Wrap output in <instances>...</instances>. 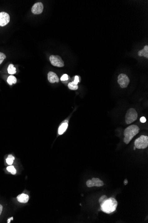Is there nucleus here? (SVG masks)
Listing matches in <instances>:
<instances>
[{
    "label": "nucleus",
    "instance_id": "9",
    "mask_svg": "<svg viewBox=\"0 0 148 223\" xmlns=\"http://www.w3.org/2000/svg\"><path fill=\"white\" fill-rule=\"evenodd\" d=\"M43 6L42 3L37 2L32 8V13L34 14H40L43 12Z\"/></svg>",
    "mask_w": 148,
    "mask_h": 223
},
{
    "label": "nucleus",
    "instance_id": "26",
    "mask_svg": "<svg viewBox=\"0 0 148 223\" xmlns=\"http://www.w3.org/2000/svg\"><path fill=\"white\" fill-rule=\"evenodd\" d=\"M13 220V218H12V217L11 218L9 219V220H8V223H10V221H11V220Z\"/></svg>",
    "mask_w": 148,
    "mask_h": 223
},
{
    "label": "nucleus",
    "instance_id": "13",
    "mask_svg": "<svg viewBox=\"0 0 148 223\" xmlns=\"http://www.w3.org/2000/svg\"><path fill=\"white\" fill-rule=\"evenodd\" d=\"M68 127V124L67 123H63V124L60 126L59 128V134L62 135L66 131V129Z\"/></svg>",
    "mask_w": 148,
    "mask_h": 223
},
{
    "label": "nucleus",
    "instance_id": "20",
    "mask_svg": "<svg viewBox=\"0 0 148 223\" xmlns=\"http://www.w3.org/2000/svg\"><path fill=\"white\" fill-rule=\"evenodd\" d=\"M107 199V197H106L105 195H103V196H102L99 200V203H100V204L103 203V202Z\"/></svg>",
    "mask_w": 148,
    "mask_h": 223
},
{
    "label": "nucleus",
    "instance_id": "27",
    "mask_svg": "<svg viewBox=\"0 0 148 223\" xmlns=\"http://www.w3.org/2000/svg\"><path fill=\"white\" fill-rule=\"evenodd\" d=\"M133 149H134V150H135V149H136V148H135V147H134V148H133Z\"/></svg>",
    "mask_w": 148,
    "mask_h": 223
},
{
    "label": "nucleus",
    "instance_id": "15",
    "mask_svg": "<svg viewBox=\"0 0 148 223\" xmlns=\"http://www.w3.org/2000/svg\"><path fill=\"white\" fill-rule=\"evenodd\" d=\"M8 72L9 74L12 75V74H15L16 73V69L14 66L13 64H11L9 65L8 67Z\"/></svg>",
    "mask_w": 148,
    "mask_h": 223
},
{
    "label": "nucleus",
    "instance_id": "24",
    "mask_svg": "<svg viewBox=\"0 0 148 223\" xmlns=\"http://www.w3.org/2000/svg\"><path fill=\"white\" fill-rule=\"evenodd\" d=\"M3 207L1 204H0V215H1V213H2V211Z\"/></svg>",
    "mask_w": 148,
    "mask_h": 223
},
{
    "label": "nucleus",
    "instance_id": "7",
    "mask_svg": "<svg viewBox=\"0 0 148 223\" xmlns=\"http://www.w3.org/2000/svg\"><path fill=\"white\" fill-rule=\"evenodd\" d=\"M87 185L89 187H92L94 186L99 187L104 185V183L99 178H93L92 180L89 179L87 181Z\"/></svg>",
    "mask_w": 148,
    "mask_h": 223
},
{
    "label": "nucleus",
    "instance_id": "17",
    "mask_svg": "<svg viewBox=\"0 0 148 223\" xmlns=\"http://www.w3.org/2000/svg\"><path fill=\"white\" fill-rule=\"evenodd\" d=\"M68 87L69 89L71 90H76L78 89V85L75 84L73 82L71 83H69L68 84Z\"/></svg>",
    "mask_w": 148,
    "mask_h": 223
},
{
    "label": "nucleus",
    "instance_id": "6",
    "mask_svg": "<svg viewBox=\"0 0 148 223\" xmlns=\"http://www.w3.org/2000/svg\"><path fill=\"white\" fill-rule=\"evenodd\" d=\"M118 82L121 88H124L128 87L130 80L128 76L124 74H121L118 76Z\"/></svg>",
    "mask_w": 148,
    "mask_h": 223
},
{
    "label": "nucleus",
    "instance_id": "4",
    "mask_svg": "<svg viewBox=\"0 0 148 223\" xmlns=\"http://www.w3.org/2000/svg\"><path fill=\"white\" fill-rule=\"evenodd\" d=\"M137 117H138V114L136 110L132 108L129 109L127 111L125 117L126 123L127 124H131L137 120Z\"/></svg>",
    "mask_w": 148,
    "mask_h": 223
},
{
    "label": "nucleus",
    "instance_id": "1",
    "mask_svg": "<svg viewBox=\"0 0 148 223\" xmlns=\"http://www.w3.org/2000/svg\"><path fill=\"white\" fill-rule=\"evenodd\" d=\"M101 210L105 213L110 214L116 209L118 202L114 198H107L103 203L100 204Z\"/></svg>",
    "mask_w": 148,
    "mask_h": 223
},
{
    "label": "nucleus",
    "instance_id": "19",
    "mask_svg": "<svg viewBox=\"0 0 148 223\" xmlns=\"http://www.w3.org/2000/svg\"><path fill=\"white\" fill-rule=\"evenodd\" d=\"M6 58V55L3 53L0 52V65L3 63L4 60Z\"/></svg>",
    "mask_w": 148,
    "mask_h": 223
},
{
    "label": "nucleus",
    "instance_id": "12",
    "mask_svg": "<svg viewBox=\"0 0 148 223\" xmlns=\"http://www.w3.org/2000/svg\"><path fill=\"white\" fill-rule=\"evenodd\" d=\"M138 56L140 57H145L148 58V46L147 45L145 46L144 49L140 50L138 53Z\"/></svg>",
    "mask_w": 148,
    "mask_h": 223
},
{
    "label": "nucleus",
    "instance_id": "14",
    "mask_svg": "<svg viewBox=\"0 0 148 223\" xmlns=\"http://www.w3.org/2000/svg\"><path fill=\"white\" fill-rule=\"evenodd\" d=\"M7 81L9 85L12 86L13 84L16 83L17 80H16V78L14 76L10 75L7 79Z\"/></svg>",
    "mask_w": 148,
    "mask_h": 223
},
{
    "label": "nucleus",
    "instance_id": "23",
    "mask_svg": "<svg viewBox=\"0 0 148 223\" xmlns=\"http://www.w3.org/2000/svg\"><path fill=\"white\" fill-rule=\"evenodd\" d=\"M140 121L141 123H146V120L145 117H142L141 118Z\"/></svg>",
    "mask_w": 148,
    "mask_h": 223
},
{
    "label": "nucleus",
    "instance_id": "2",
    "mask_svg": "<svg viewBox=\"0 0 148 223\" xmlns=\"http://www.w3.org/2000/svg\"><path fill=\"white\" fill-rule=\"evenodd\" d=\"M140 128L138 126L135 125H132L127 127L124 130V142L128 145L130 141L133 139V137L135 136L139 132Z\"/></svg>",
    "mask_w": 148,
    "mask_h": 223
},
{
    "label": "nucleus",
    "instance_id": "3",
    "mask_svg": "<svg viewBox=\"0 0 148 223\" xmlns=\"http://www.w3.org/2000/svg\"><path fill=\"white\" fill-rule=\"evenodd\" d=\"M135 148L137 149H145L148 146V137L147 136L141 135L136 139L134 142Z\"/></svg>",
    "mask_w": 148,
    "mask_h": 223
},
{
    "label": "nucleus",
    "instance_id": "10",
    "mask_svg": "<svg viewBox=\"0 0 148 223\" xmlns=\"http://www.w3.org/2000/svg\"><path fill=\"white\" fill-rule=\"evenodd\" d=\"M47 79L48 81L51 83H59L60 82V78L55 73L50 71L47 74Z\"/></svg>",
    "mask_w": 148,
    "mask_h": 223
},
{
    "label": "nucleus",
    "instance_id": "21",
    "mask_svg": "<svg viewBox=\"0 0 148 223\" xmlns=\"http://www.w3.org/2000/svg\"><path fill=\"white\" fill-rule=\"evenodd\" d=\"M68 74H64L61 78V80L62 81H65L68 80Z\"/></svg>",
    "mask_w": 148,
    "mask_h": 223
},
{
    "label": "nucleus",
    "instance_id": "25",
    "mask_svg": "<svg viewBox=\"0 0 148 223\" xmlns=\"http://www.w3.org/2000/svg\"><path fill=\"white\" fill-rule=\"evenodd\" d=\"M128 180H127V179H125V180H124V184H125V185H127V183H128Z\"/></svg>",
    "mask_w": 148,
    "mask_h": 223
},
{
    "label": "nucleus",
    "instance_id": "16",
    "mask_svg": "<svg viewBox=\"0 0 148 223\" xmlns=\"http://www.w3.org/2000/svg\"><path fill=\"white\" fill-rule=\"evenodd\" d=\"M14 159H15V157L12 154H9L8 155V157L6 159V163L9 165H12Z\"/></svg>",
    "mask_w": 148,
    "mask_h": 223
},
{
    "label": "nucleus",
    "instance_id": "22",
    "mask_svg": "<svg viewBox=\"0 0 148 223\" xmlns=\"http://www.w3.org/2000/svg\"><path fill=\"white\" fill-rule=\"evenodd\" d=\"M79 82V77L78 76H75L74 77V80L73 83H74L75 84L78 85V83Z\"/></svg>",
    "mask_w": 148,
    "mask_h": 223
},
{
    "label": "nucleus",
    "instance_id": "5",
    "mask_svg": "<svg viewBox=\"0 0 148 223\" xmlns=\"http://www.w3.org/2000/svg\"><path fill=\"white\" fill-rule=\"evenodd\" d=\"M49 60L52 66L58 67H62L65 66L64 62L60 56L52 55L50 56Z\"/></svg>",
    "mask_w": 148,
    "mask_h": 223
},
{
    "label": "nucleus",
    "instance_id": "11",
    "mask_svg": "<svg viewBox=\"0 0 148 223\" xmlns=\"http://www.w3.org/2000/svg\"><path fill=\"white\" fill-rule=\"evenodd\" d=\"M17 201L21 203H27L29 200V197L28 195L23 193L19 195L17 197Z\"/></svg>",
    "mask_w": 148,
    "mask_h": 223
},
{
    "label": "nucleus",
    "instance_id": "8",
    "mask_svg": "<svg viewBox=\"0 0 148 223\" xmlns=\"http://www.w3.org/2000/svg\"><path fill=\"white\" fill-rule=\"evenodd\" d=\"M10 21V16L8 13L5 12H0V26H5Z\"/></svg>",
    "mask_w": 148,
    "mask_h": 223
},
{
    "label": "nucleus",
    "instance_id": "18",
    "mask_svg": "<svg viewBox=\"0 0 148 223\" xmlns=\"http://www.w3.org/2000/svg\"><path fill=\"white\" fill-rule=\"evenodd\" d=\"M6 169H7V171L9 172V173L12 174V175H15V174H16V170L15 168H14V167L13 166H9L7 167Z\"/></svg>",
    "mask_w": 148,
    "mask_h": 223
}]
</instances>
